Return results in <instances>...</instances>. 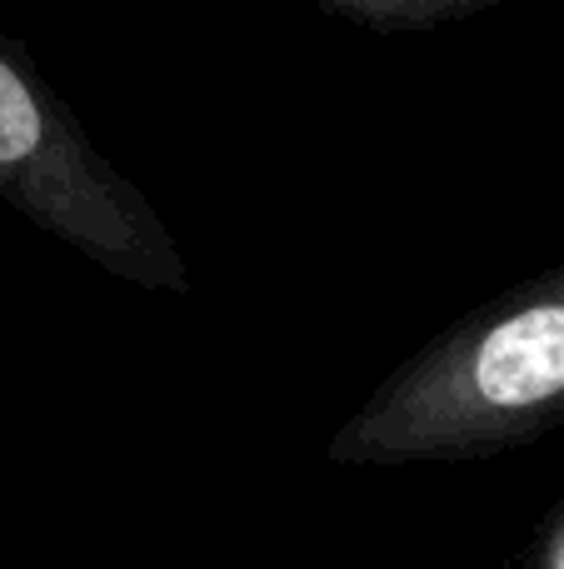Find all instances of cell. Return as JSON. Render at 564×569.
<instances>
[{
  "label": "cell",
  "mask_w": 564,
  "mask_h": 569,
  "mask_svg": "<svg viewBox=\"0 0 564 569\" xmlns=\"http://www.w3.org/2000/svg\"><path fill=\"white\" fill-rule=\"evenodd\" d=\"M564 420V266L480 305L335 435L355 465L465 460L525 445Z\"/></svg>",
  "instance_id": "1"
},
{
  "label": "cell",
  "mask_w": 564,
  "mask_h": 569,
  "mask_svg": "<svg viewBox=\"0 0 564 569\" xmlns=\"http://www.w3.org/2000/svg\"><path fill=\"white\" fill-rule=\"evenodd\" d=\"M0 200L105 276L140 290H190V266L135 180L85 136L75 110L0 36Z\"/></svg>",
  "instance_id": "2"
},
{
  "label": "cell",
  "mask_w": 564,
  "mask_h": 569,
  "mask_svg": "<svg viewBox=\"0 0 564 569\" xmlns=\"http://www.w3.org/2000/svg\"><path fill=\"white\" fill-rule=\"evenodd\" d=\"M320 16L345 20L370 36H425L450 20H470L485 10L505 6V0H310Z\"/></svg>",
  "instance_id": "3"
}]
</instances>
